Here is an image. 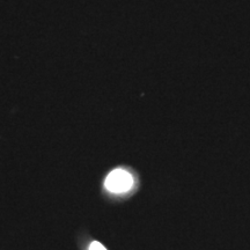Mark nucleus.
I'll use <instances>...</instances> for the list:
<instances>
[{
  "label": "nucleus",
  "mask_w": 250,
  "mask_h": 250,
  "mask_svg": "<svg viewBox=\"0 0 250 250\" xmlns=\"http://www.w3.org/2000/svg\"><path fill=\"white\" fill-rule=\"evenodd\" d=\"M104 186L110 192L123 193L129 191L133 186V179L129 171L124 169H115L108 175Z\"/></svg>",
  "instance_id": "1"
},
{
  "label": "nucleus",
  "mask_w": 250,
  "mask_h": 250,
  "mask_svg": "<svg viewBox=\"0 0 250 250\" xmlns=\"http://www.w3.org/2000/svg\"><path fill=\"white\" fill-rule=\"evenodd\" d=\"M89 250H107L105 249V247L101 245V243L98 242V241H94L90 243L89 246Z\"/></svg>",
  "instance_id": "2"
}]
</instances>
